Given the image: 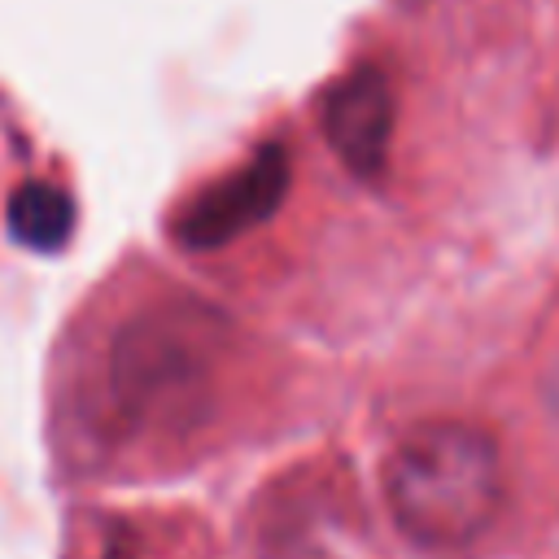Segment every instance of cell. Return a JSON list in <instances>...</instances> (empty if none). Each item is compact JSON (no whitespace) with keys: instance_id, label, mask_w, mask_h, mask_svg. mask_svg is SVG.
Here are the masks:
<instances>
[{"instance_id":"cell-1","label":"cell","mask_w":559,"mask_h":559,"mask_svg":"<svg viewBox=\"0 0 559 559\" xmlns=\"http://www.w3.org/2000/svg\"><path fill=\"white\" fill-rule=\"evenodd\" d=\"M223 332V319L188 297L122 314L61 389L66 437L109 450L183 437L205 415Z\"/></svg>"},{"instance_id":"cell-4","label":"cell","mask_w":559,"mask_h":559,"mask_svg":"<svg viewBox=\"0 0 559 559\" xmlns=\"http://www.w3.org/2000/svg\"><path fill=\"white\" fill-rule=\"evenodd\" d=\"M393 118H397V96L380 66L349 70L319 100V122L328 144L358 179H376L384 170Z\"/></svg>"},{"instance_id":"cell-3","label":"cell","mask_w":559,"mask_h":559,"mask_svg":"<svg viewBox=\"0 0 559 559\" xmlns=\"http://www.w3.org/2000/svg\"><path fill=\"white\" fill-rule=\"evenodd\" d=\"M288 148L280 140H266L253 148L249 162H240L236 170H227L223 179H214L210 188H201L179 214H175V240L188 249H218L245 231H253L258 223H266L288 188Z\"/></svg>"},{"instance_id":"cell-6","label":"cell","mask_w":559,"mask_h":559,"mask_svg":"<svg viewBox=\"0 0 559 559\" xmlns=\"http://www.w3.org/2000/svg\"><path fill=\"white\" fill-rule=\"evenodd\" d=\"M550 397H555V411H559V371H555V393Z\"/></svg>"},{"instance_id":"cell-5","label":"cell","mask_w":559,"mask_h":559,"mask_svg":"<svg viewBox=\"0 0 559 559\" xmlns=\"http://www.w3.org/2000/svg\"><path fill=\"white\" fill-rule=\"evenodd\" d=\"M96 559H135V542H131V533H127L122 524H114Z\"/></svg>"},{"instance_id":"cell-2","label":"cell","mask_w":559,"mask_h":559,"mask_svg":"<svg viewBox=\"0 0 559 559\" xmlns=\"http://www.w3.org/2000/svg\"><path fill=\"white\" fill-rule=\"evenodd\" d=\"M384 498L419 546H463L489 528L502 502L498 441L463 419L411 428L384 463Z\"/></svg>"}]
</instances>
